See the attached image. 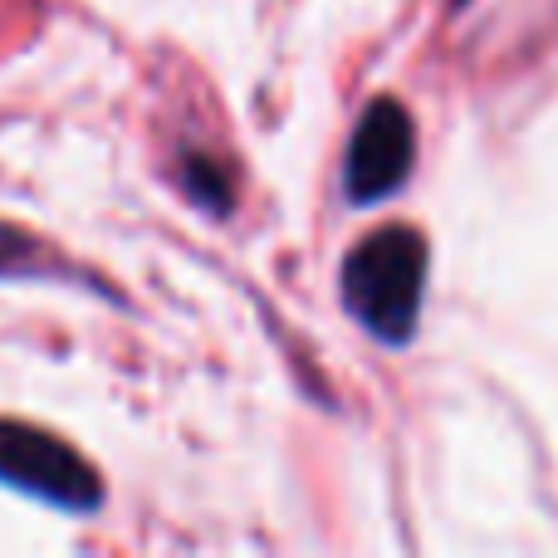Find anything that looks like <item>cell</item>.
<instances>
[{
	"label": "cell",
	"mask_w": 558,
	"mask_h": 558,
	"mask_svg": "<svg viewBox=\"0 0 558 558\" xmlns=\"http://www.w3.org/2000/svg\"><path fill=\"white\" fill-rule=\"evenodd\" d=\"M426 270H432V255H426L422 231H412V226H383V231L363 235L343 260L348 314L377 343H412L426 299Z\"/></svg>",
	"instance_id": "1"
},
{
	"label": "cell",
	"mask_w": 558,
	"mask_h": 558,
	"mask_svg": "<svg viewBox=\"0 0 558 558\" xmlns=\"http://www.w3.org/2000/svg\"><path fill=\"white\" fill-rule=\"evenodd\" d=\"M0 481L69 514H88L104 505L98 471L74 446L29 422H10V416H0Z\"/></svg>",
	"instance_id": "2"
},
{
	"label": "cell",
	"mask_w": 558,
	"mask_h": 558,
	"mask_svg": "<svg viewBox=\"0 0 558 558\" xmlns=\"http://www.w3.org/2000/svg\"><path fill=\"white\" fill-rule=\"evenodd\" d=\"M412 157H416V133L412 118L397 98H373L363 108L348 143V162H343V192L353 206H377L387 196H397L412 177Z\"/></svg>",
	"instance_id": "3"
},
{
	"label": "cell",
	"mask_w": 558,
	"mask_h": 558,
	"mask_svg": "<svg viewBox=\"0 0 558 558\" xmlns=\"http://www.w3.org/2000/svg\"><path fill=\"white\" fill-rule=\"evenodd\" d=\"M182 186L196 206H206V211H226V206H231V182H226V172L216 162H206V157H186Z\"/></svg>",
	"instance_id": "4"
},
{
	"label": "cell",
	"mask_w": 558,
	"mask_h": 558,
	"mask_svg": "<svg viewBox=\"0 0 558 558\" xmlns=\"http://www.w3.org/2000/svg\"><path fill=\"white\" fill-rule=\"evenodd\" d=\"M35 270H45V251H39V241L0 221V275H35Z\"/></svg>",
	"instance_id": "5"
},
{
	"label": "cell",
	"mask_w": 558,
	"mask_h": 558,
	"mask_svg": "<svg viewBox=\"0 0 558 558\" xmlns=\"http://www.w3.org/2000/svg\"><path fill=\"white\" fill-rule=\"evenodd\" d=\"M456 5H465V0H456Z\"/></svg>",
	"instance_id": "6"
}]
</instances>
